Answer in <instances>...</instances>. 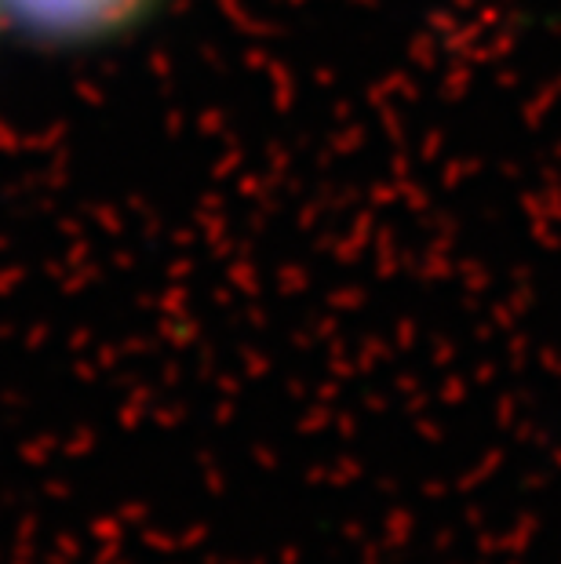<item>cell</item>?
Returning a JSON list of instances; mask_svg holds the SVG:
<instances>
[{
	"label": "cell",
	"instance_id": "cell-1",
	"mask_svg": "<svg viewBox=\"0 0 561 564\" xmlns=\"http://www.w3.org/2000/svg\"><path fill=\"white\" fill-rule=\"evenodd\" d=\"M153 0H0V19L47 44H88L128 30Z\"/></svg>",
	"mask_w": 561,
	"mask_h": 564
}]
</instances>
